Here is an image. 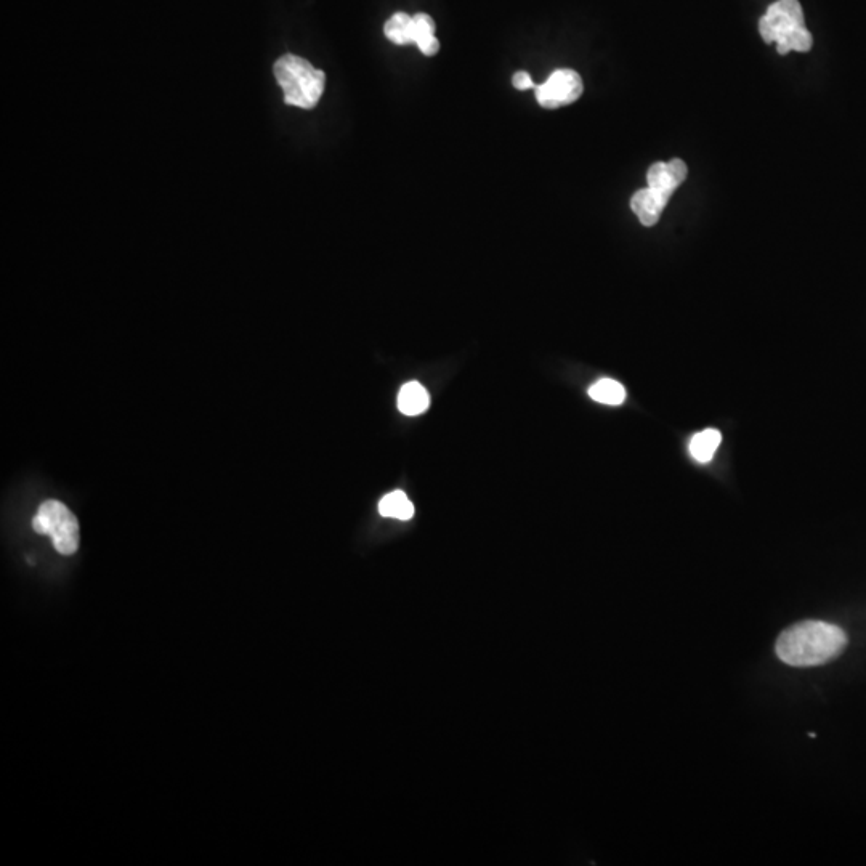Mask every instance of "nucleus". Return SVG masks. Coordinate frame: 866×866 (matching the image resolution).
<instances>
[{
	"label": "nucleus",
	"mask_w": 866,
	"mask_h": 866,
	"mask_svg": "<svg viewBox=\"0 0 866 866\" xmlns=\"http://www.w3.org/2000/svg\"><path fill=\"white\" fill-rule=\"evenodd\" d=\"M430 397L419 382H408L398 393V409L406 416H419L427 411Z\"/></svg>",
	"instance_id": "nucleus-8"
},
{
	"label": "nucleus",
	"mask_w": 866,
	"mask_h": 866,
	"mask_svg": "<svg viewBox=\"0 0 866 866\" xmlns=\"http://www.w3.org/2000/svg\"><path fill=\"white\" fill-rule=\"evenodd\" d=\"M722 435L719 430L706 429L703 432H698L695 437L690 440L688 451L692 454V458L700 464H708L713 461L714 454L717 448L721 445Z\"/></svg>",
	"instance_id": "nucleus-10"
},
{
	"label": "nucleus",
	"mask_w": 866,
	"mask_h": 866,
	"mask_svg": "<svg viewBox=\"0 0 866 866\" xmlns=\"http://www.w3.org/2000/svg\"><path fill=\"white\" fill-rule=\"evenodd\" d=\"M276 81L284 92L286 105L302 110H313L323 95L324 76L321 69L313 68L305 58L283 55L273 66Z\"/></svg>",
	"instance_id": "nucleus-3"
},
{
	"label": "nucleus",
	"mask_w": 866,
	"mask_h": 866,
	"mask_svg": "<svg viewBox=\"0 0 866 866\" xmlns=\"http://www.w3.org/2000/svg\"><path fill=\"white\" fill-rule=\"evenodd\" d=\"M688 167L682 159H672L669 162H655L648 169V188L658 191L660 195L671 199L674 191L687 179Z\"/></svg>",
	"instance_id": "nucleus-6"
},
{
	"label": "nucleus",
	"mask_w": 866,
	"mask_h": 866,
	"mask_svg": "<svg viewBox=\"0 0 866 866\" xmlns=\"http://www.w3.org/2000/svg\"><path fill=\"white\" fill-rule=\"evenodd\" d=\"M669 199L652 188H642L631 198V209L644 227H653L668 206Z\"/></svg>",
	"instance_id": "nucleus-7"
},
{
	"label": "nucleus",
	"mask_w": 866,
	"mask_h": 866,
	"mask_svg": "<svg viewBox=\"0 0 866 866\" xmlns=\"http://www.w3.org/2000/svg\"><path fill=\"white\" fill-rule=\"evenodd\" d=\"M379 514L382 517L409 520L414 515L413 502L409 501L408 496L403 491H393L379 502Z\"/></svg>",
	"instance_id": "nucleus-12"
},
{
	"label": "nucleus",
	"mask_w": 866,
	"mask_h": 866,
	"mask_svg": "<svg viewBox=\"0 0 866 866\" xmlns=\"http://www.w3.org/2000/svg\"><path fill=\"white\" fill-rule=\"evenodd\" d=\"M589 397L602 405L620 406L626 400V389L613 379H602L589 389Z\"/></svg>",
	"instance_id": "nucleus-13"
},
{
	"label": "nucleus",
	"mask_w": 866,
	"mask_h": 866,
	"mask_svg": "<svg viewBox=\"0 0 866 866\" xmlns=\"http://www.w3.org/2000/svg\"><path fill=\"white\" fill-rule=\"evenodd\" d=\"M759 33L765 44H777L780 55L809 52L814 45L799 0H777L769 5L767 13L759 21Z\"/></svg>",
	"instance_id": "nucleus-2"
},
{
	"label": "nucleus",
	"mask_w": 866,
	"mask_h": 866,
	"mask_svg": "<svg viewBox=\"0 0 866 866\" xmlns=\"http://www.w3.org/2000/svg\"><path fill=\"white\" fill-rule=\"evenodd\" d=\"M512 84H514L515 89L518 90L535 89L533 79H531L530 74L525 73V71H518L517 74H514V77H512Z\"/></svg>",
	"instance_id": "nucleus-14"
},
{
	"label": "nucleus",
	"mask_w": 866,
	"mask_h": 866,
	"mask_svg": "<svg viewBox=\"0 0 866 866\" xmlns=\"http://www.w3.org/2000/svg\"><path fill=\"white\" fill-rule=\"evenodd\" d=\"M33 528L39 535H49L60 554H74L79 547V525L76 517L60 501H45L33 520Z\"/></svg>",
	"instance_id": "nucleus-4"
},
{
	"label": "nucleus",
	"mask_w": 866,
	"mask_h": 866,
	"mask_svg": "<svg viewBox=\"0 0 866 866\" xmlns=\"http://www.w3.org/2000/svg\"><path fill=\"white\" fill-rule=\"evenodd\" d=\"M413 20V44H416L427 57H433L440 50V42L435 37V23L427 13H417Z\"/></svg>",
	"instance_id": "nucleus-9"
},
{
	"label": "nucleus",
	"mask_w": 866,
	"mask_h": 866,
	"mask_svg": "<svg viewBox=\"0 0 866 866\" xmlns=\"http://www.w3.org/2000/svg\"><path fill=\"white\" fill-rule=\"evenodd\" d=\"M536 100L546 110L571 105L583 95V79L573 69H557L544 84L538 85Z\"/></svg>",
	"instance_id": "nucleus-5"
},
{
	"label": "nucleus",
	"mask_w": 866,
	"mask_h": 866,
	"mask_svg": "<svg viewBox=\"0 0 866 866\" xmlns=\"http://www.w3.org/2000/svg\"><path fill=\"white\" fill-rule=\"evenodd\" d=\"M389 41L397 45L413 44L414 20L405 12H398L384 26Z\"/></svg>",
	"instance_id": "nucleus-11"
},
{
	"label": "nucleus",
	"mask_w": 866,
	"mask_h": 866,
	"mask_svg": "<svg viewBox=\"0 0 866 866\" xmlns=\"http://www.w3.org/2000/svg\"><path fill=\"white\" fill-rule=\"evenodd\" d=\"M847 647V634L825 621H802L778 637L775 652L783 663L796 668L822 666L836 660Z\"/></svg>",
	"instance_id": "nucleus-1"
}]
</instances>
